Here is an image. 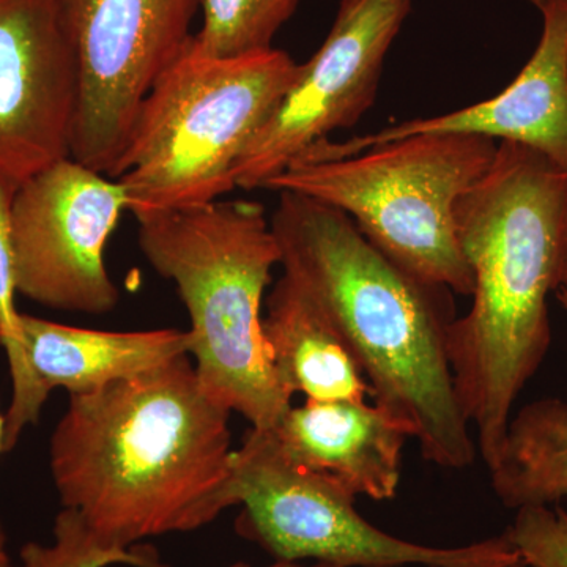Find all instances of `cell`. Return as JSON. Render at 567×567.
Returning a JSON list of instances; mask_svg holds the SVG:
<instances>
[{
	"label": "cell",
	"mask_w": 567,
	"mask_h": 567,
	"mask_svg": "<svg viewBox=\"0 0 567 567\" xmlns=\"http://www.w3.org/2000/svg\"><path fill=\"white\" fill-rule=\"evenodd\" d=\"M148 264L177 287L192 328L189 354L205 393L254 431L292 405L276 382L262 336V303L281 251L262 205L215 203L137 216Z\"/></svg>",
	"instance_id": "277c9868"
},
{
	"label": "cell",
	"mask_w": 567,
	"mask_h": 567,
	"mask_svg": "<svg viewBox=\"0 0 567 567\" xmlns=\"http://www.w3.org/2000/svg\"><path fill=\"white\" fill-rule=\"evenodd\" d=\"M528 2H532L533 6L536 7L537 10H543L544 7L547 6L548 2H550V0H528Z\"/></svg>",
	"instance_id": "d4e9b609"
},
{
	"label": "cell",
	"mask_w": 567,
	"mask_h": 567,
	"mask_svg": "<svg viewBox=\"0 0 567 567\" xmlns=\"http://www.w3.org/2000/svg\"><path fill=\"white\" fill-rule=\"evenodd\" d=\"M262 336L276 382L289 398L365 402L372 395L346 339L290 275L284 274L268 295Z\"/></svg>",
	"instance_id": "9a60e30c"
},
{
	"label": "cell",
	"mask_w": 567,
	"mask_h": 567,
	"mask_svg": "<svg viewBox=\"0 0 567 567\" xmlns=\"http://www.w3.org/2000/svg\"><path fill=\"white\" fill-rule=\"evenodd\" d=\"M270 224L284 274L322 306L375 404L409 429L425 461L453 470L475 464L476 442L447 360L450 290L405 274L350 216L311 197L279 192Z\"/></svg>",
	"instance_id": "3957f363"
},
{
	"label": "cell",
	"mask_w": 567,
	"mask_h": 567,
	"mask_svg": "<svg viewBox=\"0 0 567 567\" xmlns=\"http://www.w3.org/2000/svg\"><path fill=\"white\" fill-rule=\"evenodd\" d=\"M300 0H204L203 28L192 47L208 58H238L274 48Z\"/></svg>",
	"instance_id": "ac0fdd59"
},
{
	"label": "cell",
	"mask_w": 567,
	"mask_h": 567,
	"mask_svg": "<svg viewBox=\"0 0 567 567\" xmlns=\"http://www.w3.org/2000/svg\"><path fill=\"white\" fill-rule=\"evenodd\" d=\"M540 13L543 33L535 52L494 99L344 142L323 140L297 162L347 158L416 134H472L525 145L567 173V0H550Z\"/></svg>",
	"instance_id": "7c38bea8"
},
{
	"label": "cell",
	"mask_w": 567,
	"mask_h": 567,
	"mask_svg": "<svg viewBox=\"0 0 567 567\" xmlns=\"http://www.w3.org/2000/svg\"><path fill=\"white\" fill-rule=\"evenodd\" d=\"M496 141L416 134L338 159H300L264 189L311 197L344 212L391 262L417 281L473 293L454 208L494 162Z\"/></svg>",
	"instance_id": "8992f818"
},
{
	"label": "cell",
	"mask_w": 567,
	"mask_h": 567,
	"mask_svg": "<svg viewBox=\"0 0 567 567\" xmlns=\"http://www.w3.org/2000/svg\"><path fill=\"white\" fill-rule=\"evenodd\" d=\"M17 186L0 175V346L9 361L11 402L6 413V453L17 445L22 432L37 424L47 404L33 379L22 346L21 312L17 308V271H14L11 204Z\"/></svg>",
	"instance_id": "e0dca14e"
},
{
	"label": "cell",
	"mask_w": 567,
	"mask_h": 567,
	"mask_svg": "<svg viewBox=\"0 0 567 567\" xmlns=\"http://www.w3.org/2000/svg\"><path fill=\"white\" fill-rule=\"evenodd\" d=\"M287 461L336 486L372 499H391L401 483L409 429L383 406L365 402L306 401L290 405L270 429Z\"/></svg>",
	"instance_id": "4fadbf2b"
},
{
	"label": "cell",
	"mask_w": 567,
	"mask_h": 567,
	"mask_svg": "<svg viewBox=\"0 0 567 567\" xmlns=\"http://www.w3.org/2000/svg\"><path fill=\"white\" fill-rule=\"evenodd\" d=\"M22 346L37 385L85 394L189 354L188 331H100L21 312Z\"/></svg>",
	"instance_id": "5bb4252c"
},
{
	"label": "cell",
	"mask_w": 567,
	"mask_h": 567,
	"mask_svg": "<svg viewBox=\"0 0 567 567\" xmlns=\"http://www.w3.org/2000/svg\"><path fill=\"white\" fill-rule=\"evenodd\" d=\"M148 567H171V566L162 565V563L156 561V563H153V565L148 566ZM229 567H251V566L244 565V563H237V565L229 566ZM270 567H305V566L297 565V563L278 561V563H276V565L270 566ZM306 567H338V566L324 565V563H316V565L306 566Z\"/></svg>",
	"instance_id": "7402d4cb"
},
{
	"label": "cell",
	"mask_w": 567,
	"mask_h": 567,
	"mask_svg": "<svg viewBox=\"0 0 567 567\" xmlns=\"http://www.w3.org/2000/svg\"><path fill=\"white\" fill-rule=\"evenodd\" d=\"M13 561L10 559L9 550H7V536L0 524V567H11Z\"/></svg>",
	"instance_id": "603a6c76"
},
{
	"label": "cell",
	"mask_w": 567,
	"mask_h": 567,
	"mask_svg": "<svg viewBox=\"0 0 567 567\" xmlns=\"http://www.w3.org/2000/svg\"><path fill=\"white\" fill-rule=\"evenodd\" d=\"M567 311V300L557 297ZM503 506H565L567 511V402L539 399L507 425L496 464L488 470Z\"/></svg>",
	"instance_id": "2e32d148"
},
{
	"label": "cell",
	"mask_w": 567,
	"mask_h": 567,
	"mask_svg": "<svg viewBox=\"0 0 567 567\" xmlns=\"http://www.w3.org/2000/svg\"><path fill=\"white\" fill-rule=\"evenodd\" d=\"M412 0H341L330 33L234 169L235 188H264L317 142L371 110L385 58Z\"/></svg>",
	"instance_id": "30bf717a"
},
{
	"label": "cell",
	"mask_w": 567,
	"mask_h": 567,
	"mask_svg": "<svg viewBox=\"0 0 567 567\" xmlns=\"http://www.w3.org/2000/svg\"><path fill=\"white\" fill-rule=\"evenodd\" d=\"M555 293H557V297H563L567 300V183L565 205H563L561 234H559L557 287H555Z\"/></svg>",
	"instance_id": "44dd1931"
},
{
	"label": "cell",
	"mask_w": 567,
	"mask_h": 567,
	"mask_svg": "<svg viewBox=\"0 0 567 567\" xmlns=\"http://www.w3.org/2000/svg\"><path fill=\"white\" fill-rule=\"evenodd\" d=\"M80 73L71 158L115 178L142 103L188 48L204 0H58Z\"/></svg>",
	"instance_id": "ba28073f"
},
{
	"label": "cell",
	"mask_w": 567,
	"mask_h": 567,
	"mask_svg": "<svg viewBox=\"0 0 567 567\" xmlns=\"http://www.w3.org/2000/svg\"><path fill=\"white\" fill-rule=\"evenodd\" d=\"M6 453V415L0 413V454Z\"/></svg>",
	"instance_id": "cb8c5ba5"
},
{
	"label": "cell",
	"mask_w": 567,
	"mask_h": 567,
	"mask_svg": "<svg viewBox=\"0 0 567 567\" xmlns=\"http://www.w3.org/2000/svg\"><path fill=\"white\" fill-rule=\"evenodd\" d=\"M158 561L152 547L112 546L96 536L80 514L62 509L54 520L52 543H29L11 567H148Z\"/></svg>",
	"instance_id": "d6986e66"
},
{
	"label": "cell",
	"mask_w": 567,
	"mask_h": 567,
	"mask_svg": "<svg viewBox=\"0 0 567 567\" xmlns=\"http://www.w3.org/2000/svg\"><path fill=\"white\" fill-rule=\"evenodd\" d=\"M230 412L205 393L188 354L85 394L52 432L63 509L126 548L212 524L235 506Z\"/></svg>",
	"instance_id": "6da1fadb"
},
{
	"label": "cell",
	"mask_w": 567,
	"mask_h": 567,
	"mask_svg": "<svg viewBox=\"0 0 567 567\" xmlns=\"http://www.w3.org/2000/svg\"><path fill=\"white\" fill-rule=\"evenodd\" d=\"M233 496L244 506L241 536L278 561L316 559L338 567H527L505 533L456 548L420 546L386 535L354 509V496L292 464L265 431L234 454Z\"/></svg>",
	"instance_id": "52a82bcc"
},
{
	"label": "cell",
	"mask_w": 567,
	"mask_h": 567,
	"mask_svg": "<svg viewBox=\"0 0 567 567\" xmlns=\"http://www.w3.org/2000/svg\"><path fill=\"white\" fill-rule=\"evenodd\" d=\"M76 51L58 0H0V175L14 186L71 156Z\"/></svg>",
	"instance_id": "8fae6325"
},
{
	"label": "cell",
	"mask_w": 567,
	"mask_h": 567,
	"mask_svg": "<svg viewBox=\"0 0 567 567\" xmlns=\"http://www.w3.org/2000/svg\"><path fill=\"white\" fill-rule=\"evenodd\" d=\"M298 66L276 48L208 58L189 41L142 103L115 174L134 218L215 203L233 192L235 166Z\"/></svg>",
	"instance_id": "5b68a950"
},
{
	"label": "cell",
	"mask_w": 567,
	"mask_h": 567,
	"mask_svg": "<svg viewBox=\"0 0 567 567\" xmlns=\"http://www.w3.org/2000/svg\"><path fill=\"white\" fill-rule=\"evenodd\" d=\"M125 210L122 183L71 156L22 182L11 204L18 293L61 311H112L118 289L104 249Z\"/></svg>",
	"instance_id": "9c48e42d"
},
{
	"label": "cell",
	"mask_w": 567,
	"mask_h": 567,
	"mask_svg": "<svg viewBox=\"0 0 567 567\" xmlns=\"http://www.w3.org/2000/svg\"><path fill=\"white\" fill-rule=\"evenodd\" d=\"M505 535L527 567H567V511L563 506L517 509Z\"/></svg>",
	"instance_id": "ffe728a7"
},
{
	"label": "cell",
	"mask_w": 567,
	"mask_h": 567,
	"mask_svg": "<svg viewBox=\"0 0 567 567\" xmlns=\"http://www.w3.org/2000/svg\"><path fill=\"white\" fill-rule=\"evenodd\" d=\"M567 173L543 153L502 141L486 174L458 197L454 223L472 268L473 303L447 330L458 406L491 470L514 404L551 344Z\"/></svg>",
	"instance_id": "7a4b0ae2"
}]
</instances>
